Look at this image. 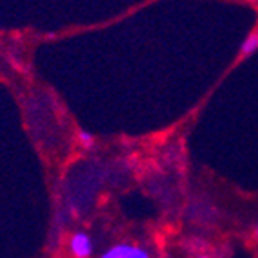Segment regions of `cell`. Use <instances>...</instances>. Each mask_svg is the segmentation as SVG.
I'll list each match as a JSON object with an SVG mask.
<instances>
[{
	"label": "cell",
	"mask_w": 258,
	"mask_h": 258,
	"mask_svg": "<svg viewBox=\"0 0 258 258\" xmlns=\"http://www.w3.org/2000/svg\"><path fill=\"white\" fill-rule=\"evenodd\" d=\"M253 237H254V240H256V244H258V224L254 226V229H253Z\"/></svg>",
	"instance_id": "obj_5"
},
{
	"label": "cell",
	"mask_w": 258,
	"mask_h": 258,
	"mask_svg": "<svg viewBox=\"0 0 258 258\" xmlns=\"http://www.w3.org/2000/svg\"><path fill=\"white\" fill-rule=\"evenodd\" d=\"M67 247H69V253L74 258H92L96 251V242L89 231L78 229V231H73L69 235Z\"/></svg>",
	"instance_id": "obj_1"
},
{
	"label": "cell",
	"mask_w": 258,
	"mask_h": 258,
	"mask_svg": "<svg viewBox=\"0 0 258 258\" xmlns=\"http://www.w3.org/2000/svg\"><path fill=\"white\" fill-rule=\"evenodd\" d=\"M98 258H152V253L145 245L134 242H117L108 245Z\"/></svg>",
	"instance_id": "obj_2"
},
{
	"label": "cell",
	"mask_w": 258,
	"mask_h": 258,
	"mask_svg": "<svg viewBox=\"0 0 258 258\" xmlns=\"http://www.w3.org/2000/svg\"><path fill=\"white\" fill-rule=\"evenodd\" d=\"M258 51V31H253L240 43V56H251Z\"/></svg>",
	"instance_id": "obj_3"
},
{
	"label": "cell",
	"mask_w": 258,
	"mask_h": 258,
	"mask_svg": "<svg viewBox=\"0 0 258 258\" xmlns=\"http://www.w3.org/2000/svg\"><path fill=\"white\" fill-rule=\"evenodd\" d=\"M76 141L78 145L83 148V150H92L96 145V139L91 132H87V130H78L76 134Z\"/></svg>",
	"instance_id": "obj_4"
}]
</instances>
